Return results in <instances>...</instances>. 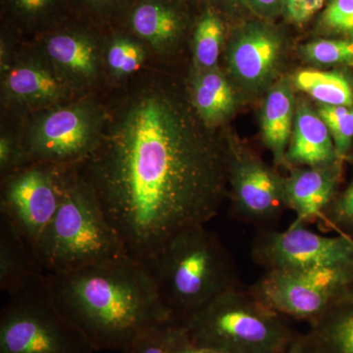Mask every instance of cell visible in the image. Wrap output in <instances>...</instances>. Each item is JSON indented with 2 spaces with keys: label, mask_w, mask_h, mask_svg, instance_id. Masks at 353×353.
<instances>
[{
  "label": "cell",
  "mask_w": 353,
  "mask_h": 353,
  "mask_svg": "<svg viewBox=\"0 0 353 353\" xmlns=\"http://www.w3.org/2000/svg\"><path fill=\"white\" fill-rule=\"evenodd\" d=\"M109 88L101 136L74 170L128 256L148 267L176 234L218 214L230 145L199 117L187 85L152 60Z\"/></svg>",
  "instance_id": "cell-1"
},
{
  "label": "cell",
  "mask_w": 353,
  "mask_h": 353,
  "mask_svg": "<svg viewBox=\"0 0 353 353\" xmlns=\"http://www.w3.org/2000/svg\"><path fill=\"white\" fill-rule=\"evenodd\" d=\"M46 280L55 305L95 352H121L148 330L172 321L152 274L129 256L46 273Z\"/></svg>",
  "instance_id": "cell-2"
},
{
  "label": "cell",
  "mask_w": 353,
  "mask_h": 353,
  "mask_svg": "<svg viewBox=\"0 0 353 353\" xmlns=\"http://www.w3.org/2000/svg\"><path fill=\"white\" fill-rule=\"evenodd\" d=\"M146 269L176 324L228 290L243 285L233 254L206 225L176 234Z\"/></svg>",
  "instance_id": "cell-3"
},
{
  "label": "cell",
  "mask_w": 353,
  "mask_h": 353,
  "mask_svg": "<svg viewBox=\"0 0 353 353\" xmlns=\"http://www.w3.org/2000/svg\"><path fill=\"white\" fill-rule=\"evenodd\" d=\"M46 273H65L128 256L124 245L74 168L65 171L63 196L38 241Z\"/></svg>",
  "instance_id": "cell-4"
},
{
  "label": "cell",
  "mask_w": 353,
  "mask_h": 353,
  "mask_svg": "<svg viewBox=\"0 0 353 353\" xmlns=\"http://www.w3.org/2000/svg\"><path fill=\"white\" fill-rule=\"evenodd\" d=\"M192 343L224 353H284L299 336L250 287L228 290L181 323Z\"/></svg>",
  "instance_id": "cell-5"
},
{
  "label": "cell",
  "mask_w": 353,
  "mask_h": 353,
  "mask_svg": "<svg viewBox=\"0 0 353 353\" xmlns=\"http://www.w3.org/2000/svg\"><path fill=\"white\" fill-rule=\"evenodd\" d=\"M103 118L102 94L83 95L13 119L14 132L29 166L50 164L74 168L94 150Z\"/></svg>",
  "instance_id": "cell-6"
},
{
  "label": "cell",
  "mask_w": 353,
  "mask_h": 353,
  "mask_svg": "<svg viewBox=\"0 0 353 353\" xmlns=\"http://www.w3.org/2000/svg\"><path fill=\"white\" fill-rule=\"evenodd\" d=\"M0 313V353H95L55 305L46 274L12 294Z\"/></svg>",
  "instance_id": "cell-7"
},
{
  "label": "cell",
  "mask_w": 353,
  "mask_h": 353,
  "mask_svg": "<svg viewBox=\"0 0 353 353\" xmlns=\"http://www.w3.org/2000/svg\"><path fill=\"white\" fill-rule=\"evenodd\" d=\"M352 287L353 266H340L265 271L250 288L281 314L310 325L350 294Z\"/></svg>",
  "instance_id": "cell-8"
},
{
  "label": "cell",
  "mask_w": 353,
  "mask_h": 353,
  "mask_svg": "<svg viewBox=\"0 0 353 353\" xmlns=\"http://www.w3.org/2000/svg\"><path fill=\"white\" fill-rule=\"evenodd\" d=\"M66 169L32 164L1 176L0 215L13 225L34 254L41 234L61 203Z\"/></svg>",
  "instance_id": "cell-9"
},
{
  "label": "cell",
  "mask_w": 353,
  "mask_h": 353,
  "mask_svg": "<svg viewBox=\"0 0 353 353\" xmlns=\"http://www.w3.org/2000/svg\"><path fill=\"white\" fill-rule=\"evenodd\" d=\"M252 259L265 271L353 266V240L345 234L321 236L292 223L285 231L256 230Z\"/></svg>",
  "instance_id": "cell-10"
},
{
  "label": "cell",
  "mask_w": 353,
  "mask_h": 353,
  "mask_svg": "<svg viewBox=\"0 0 353 353\" xmlns=\"http://www.w3.org/2000/svg\"><path fill=\"white\" fill-rule=\"evenodd\" d=\"M2 108L11 119L67 103L78 97L52 65L32 46L16 50L0 68Z\"/></svg>",
  "instance_id": "cell-11"
},
{
  "label": "cell",
  "mask_w": 353,
  "mask_h": 353,
  "mask_svg": "<svg viewBox=\"0 0 353 353\" xmlns=\"http://www.w3.org/2000/svg\"><path fill=\"white\" fill-rule=\"evenodd\" d=\"M229 145L233 215L256 230L273 228L289 208L285 179L252 153Z\"/></svg>",
  "instance_id": "cell-12"
},
{
  "label": "cell",
  "mask_w": 353,
  "mask_h": 353,
  "mask_svg": "<svg viewBox=\"0 0 353 353\" xmlns=\"http://www.w3.org/2000/svg\"><path fill=\"white\" fill-rule=\"evenodd\" d=\"M32 46L77 94H102V88L106 90L104 41L85 32L59 30L46 32Z\"/></svg>",
  "instance_id": "cell-13"
},
{
  "label": "cell",
  "mask_w": 353,
  "mask_h": 353,
  "mask_svg": "<svg viewBox=\"0 0 353 353\" xmlns=\"http://www.w3.org/2000/svg\"><path fill=\"white\" fill-rule=\"evenodd\" d=\"M281 54L282 41L275 32L262 26H248L229 44L228 71L236 82L256 90L270 82Z\"/></svg>",
  "instance_id": "cell-14"
},
{
  "label": "cell",
  "mask_w": 353,
  "mask_h": 353,
  "mask_svg": "<svg viewBox=\"0 0 353 353\" xmlns=\"http://www.w3.org/2000/svg\"><path fill=\"white\" fill-rule=\"evenodd\" d=\"M131 36L150 52V60L171 55L185 31V21L175 6L165 0H141L129 16Z\"/></svg>",
  "instance_id": "cell-15"
},
{
  "label": "cell",
  "mask_w": 353,
  "mask_h": 353,
  "mask_svg": "<svg viewBox=\"0 0 353 353\" xmlns=\"http://www.w3.org/2000/svg\"><path fill=\"white\" fill-rule=\"evenodd\" d=\"M338 163L326 167H290L285 179L288 208L296 213L294 224L304 225L321 219L334 199L339 180Z\"/></svg>",
  "instance_id": "cell-16"
},
{
  "label": "cell",
  "mask_w": 353,
  "mask_h": 353,
  "mask_svg": "<svg viewBox=\"0 0 353 353\" xmlns=\"http://www.w3.org/2000/svg\"><path fill=\"white\" fill-rule=\"evenodd\" d=\"M338 153L327 125L308 104H299L287 150L290 167H326L338 163Z\"/></svg>",
  "instance_id": "cell-17"
},
{
  "label": "cell",
  "mask_w": 353,
  "mask_h": 353,
  "mask_svg": "<svg viewBox=\"0 0 353 353\" xmlns=\"http://www.w3.org/2000/svg\"><path fill=\"white\" fill-rule=\"evenodd\" d=\"M46 274L36 254L13 225L0 215V289L17 294Z\"/></svg>",
  "instance_id": "cell-18"
},
{
  "label": "cell",
  "mask_w": 353,
  "mask_h": 353,
  "mask_svg": "<svg viewBox=\"0 0 353 353\" xmlns=\"http://www.w3.org/2000/svg\"><path fill=\"white\" fill-rule=\"evenodd\" d=\"M187 88L199 117L212 129L222 124L236 108V95L233 85L218 68L194 67Z\"/></svg>",
  "instance_id": "cell-19"
},
{
  "label": "cell",
  "mask_w": 353,
  "mask_h": 353,
  "mask_svg": "<svg viewBox=\"0 0 353 353\" xmlns=\"http://www.w3.org/2000/svg\"><path fill=\"white\" fill-rule=\"evenodd\" d=\"M296 106L290 81L277 83L267 94L262 108L261 127L265 145L279 165H288L287 150L294 129Z\"/></svg>",
  "instance_id": "cell-20"
},
{
  "label": "cell",
  "mask_w": 353,
  "mask_h": 353,
  "mask_svg": "<svg viewBox=\"0 0 353 353\" xmlns=\"http://www.w3.org/2000/svg\"><path fill=\"white\" fill-rule=\"evenodd\" d=\"M305 336L321 353H353V290L310 324Z\"/></svg>",
  "instance_id": "cell-21"
},
{
  "label": "cell",
  "mask_w": 353,
  "mask_h": 353,
  "mask_svg": "<svg viewBox=\"0 0 353 353\" xmlns=\"http://www.w3.org/2000/svg\"><path fill=\"white\" fill-rule=\"evenodd\" d=\"M104 68L108 87L138 74L150 60V52L139 39L117 34L104 41Z\"/></svg>",
  "instance_id": "cell-22"
},
{
  "label": "cell",
  "mask_w": 353,
  "mask_h": 353,
  "mask_svg": "<svg viewBox=\"0 0 353 353\" xmlns=\"http://www.w3.org/2000/svg\"><path fill=\"white\" fill-rule=\"evenodd\" d=\"M296 88L322 105H353V90L347 79L336 72L303 70L294 78Z\"/></svg>",
  "instance_id": "cell-23"
},
{
  "label": "cell",
  "mask_w": 353,
  "mask_h": 353,
  "mask_svg": "<svg viewBox=\"0 0 353 353\" xmlns=\"http://www.w3.org/2000/svg\"><path fill=\"white\" fill-rule=\"evenodd\" d=\"M224 36L225 27L222 20L214 11L208 9L194 30V67L197 69L218 68Z\"/></svg>",
  "instance_id": "cell-24"
},
{
  "label": "cell",
  "mask_w": 353,
  "mask_h": 353,
  "mask_svg": "<svg viewBox=\"0 0 353 353\" xmlns=\"http://www.w3.org/2000/svg\"><path fill=\"white\" fill-rule=\"evenodd\" d=\"M318 114L328 127L339 157H345L353 141V108L321 105Z\"/></svg>",
  "instance_id": "cell-25"
},
{
  "label": "cell",
  "mask_w": 353,
  "mask_h": 353,
  "mask_svg": "<svg viewBox=\"0 0 353 353\" xmlns=\"http://www.w3.org/2000/svg\"><path fill=\"white\" fill-rule=\"evenodd\" d=\"M303 55L320 65H353V39H319L305 44Z\"/></svg>",
  "instance_id": "cell-26"
},
{
  "label": "cell",
  "mask_w": 353,
  "mask_h": 353,
  "mask_svg": "<svg viewBox=\"0 0 353 353\" xmlns=\"http://www.w3.org/2000/svg\"><path fill=\"white\" fill-rule=\"evenodd\" d=\"M176 323L165 322L132 341L121 353H174Z\"/></svg>",
  "instance_id": "cell-27"
},
{
  "label": "cell",
  "mask_w": 353,
  "mask_h": 353,
  "mask_svg": "<svg viewBox=\"0 0 353 353\" xmlns=\"http://www.w3.org/2000/svg\"><path fill=\"white\" fill-rule=\"evenodd\" d=\"M319 221L325 227L339 230L345 236L353 232V181L338 199L332 201Z\"/></svg>",
  "instance_id": "cell-28"
},
{
  "label": "cell",
  "mask_w": 353,
  "mask_h": 353,
  "mask_svg": "<svg viewBox=\"0 0 353 353\" xmlns=\"http://www.w3.org/2000/svg\"><path fill=\"white\" fill-rule=\"evenodd\" d=\"M322 23L330 31L353 38V0H331Z\"/></svg>",
  "instance_id": "cell-29"
},
{
  "label": "cell",
  "mask_w": 353,
  "mask_h": 353,
  "mask_svg": "<svg viewBox=\"0 0 353 353\" xmlns=\"http://www.w3.org/2000/svg\"><path fill=\"white\" fill-rule=\"evenodd\" d=\"M11 9L26 22H37L54 6V0H8Z\"/></svg>",
  "instance_id": "cell-30"
},
{
  "label": "cell",
  "mask_w": 353,
  "mask_h": 353,
  "mask_svg": "<svg viewBox=\"0 0 353 353\" xmlns=\"http://www.w3.org/2000/svg\"><path fill=\"white\" fill-rule=\"evenodd\" d=\"M324 3L325 0H285L283 7L288 19L301 25L315 15Z\"/></svg>",
  "instance_id": "cell-31"
},
{
  "label": "cell",
  "mask_w": 353,
  "mask_h": 353,
  "mask_svg": "<svg viewBox=\"0 0 353 353\" xmlns=\"http://www.w3.org/2000/svg\"><path fill=\"white\" fill-rule=\"evenodd\" d=\"M178 325L176 327V333L175 338V345H174V353H224L219 350H213V348L201 347L192 343L188 338L182 326Z\"/></svg>",
  "instance_id": "cell-32"
},
{
  "label": "cell",
  "mask_w": 353,
  "mask_h": 353,
  "mask_svg": "<svg viewBox=\"0 0 353 353\" xmlns=\"http://www.w3.org/2000/svg\"><path fill=\"white\" fill-rule=\"evenodd\" d=\"M284 353H321L311 343L305 334H301L294 339Z\"/></svg>",
  "instance_id": "cell-33"
},
{
  "label": "cell",
  "mask_w": 353,
  "mask_h": 353,
  "mask_svg": "<svg viewBox=\"0 0 353 353\" xmlns=\"http://www.w3.org/2000/svg\"><path fill=\"white\" fill-rule=\"evenodd\" d=\"M284 1L285 0H248V3L257 12L267 15L275 12L279 7L284 6Z\"/></svg>",
  "instance_id": "cell-34"
},
{
  "label": "cell",
  "mask_w": 353,
  "mask_h": 353,
  "mask_svg": "<svg viewBox=\"0 0 353 353\" xmlns=\"http://www.w3.org/2000/svg\"><path fill=\"white\" fill-rule=\"evenodd\" d=\"M87 1L99 7H108L110 4L114 3V2L117 1V0H87Z\"/></svg>",
  "instance_id": "cell-35"
},
{
  "label": "cell",
  "mask_w": 353,
  "mask_h": 353,
  "mask_svg": "<svg viewBox=\"0 0 353 353\" xmlns=\"http://www.w3.org/2000/svg\"><path fill=\"white\" fill-rule=\"evenodd\" d=\"M229 1L232 2H246L248 3V0H229Z\"/></svg>",
  "instance_id": "cell-36"
}]
</instances>
